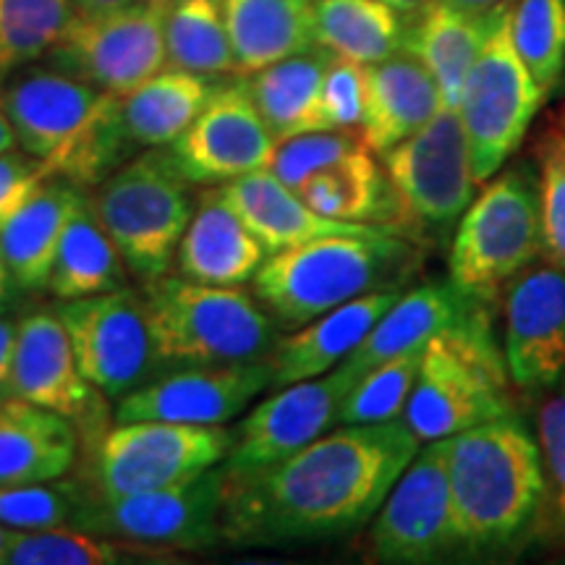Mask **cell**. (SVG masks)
Masks as SVG:
<instances>
[{"instance_id": "obj_1", "label": "cell", "mask_w": 565, "mask_h": 565, "mask_svg": "<svg viewBox=\"0 0 565 565\" xmlns=\"http://www.w3.org/2000/svg\"><path fill=\"white\" fill-rule=\"evenodd\" d=\"M419 448L404 419L341 424L270 469L225 477L223 542L280 547L356 532L370 524Z\"/></svg>"}, {"instance_id": "obj_2", "label": "cell", "mask_w": 565, "mask_h": 565, "mask_svg": "<svg viewBox=\"0 0 565 565\" xmlns=\"http://www.w3.org/2000/svg\"><path fill=\"white\" fill-rule=\"evenodd\" d=\"M0 105L21 150L74 186H97L137 150L121 97L53 66L13 74L0 87Z\"/></svg>"}, {"instance_id": "obj_3", "label": "cell", "mask_w": 565, "mask_h": 565, "mask_svg": "<svg viewBox=\"0 0 565 565\" xmlns=\"http://www.w3.org/2000/svg\"><path fill=\"white\" fill-rule=\"evenodd\" d=\"M445 440L458 553L494 555L519 545L545 498L534 437L519 419L500 416Z\"/></svg>"}, {"instance_id": "obj_4", "label": "cell", "mask_w": 565, "mask_h": 565, "mask_svg": "<svg viewBox=\"0 0 565 565\" xmlns=\"http://www.w3.org/2000/svg\"><path fill=\"white\" fill-rule=\"evenodd\" d=\"M416 265V246L393 231L324 236L270 254L254 294L275 322L296 330L359 296L401 288Z\"/></svg>"}, {"instance_id": "obj_5", "label": "cell", "mask_w": 565, "mask_h": 565, "mask_svg": "<svg viewBox=\"0 0 565 565\" xmlns=\"http://www.w3.org/2000/svg\"><path fill=\"white\" fill-rule=\"evenodd\" d=\"M154 366H212L267 359L275 324L242 286H207L183 275L145 282Z\"/></svg>"}, {"instance_id": "obj_6", "label": "cell", "mask_w": 565, "mask_h": 565, "mask_svg": "<svg viewBox=\"0 0 565 565\" xmlns=\"http://www.w3.org/2000/svg\"><path fill=\"white\" fill-rule=\"evenodd\" d=\"M508 380L505 353L494 343L487 307H479L469 320L424 343L406 427L419 443H429L511 416Z\"/></svg>"}, {"instance_id": "obj_7", "label": "cell", "mask_w": 565, "mask_h": 565, "mask_svg": "<svg viewBox=\"0 0 565 565\" xmlns=\"http://www.w3.org/2000/svg\"><path fill=\"white\" fill-rule=\"evenodd\" d=\"M89 207L118 246L126 267L141 282H150L175 263V249L196 204L192 181L179 171L171 152L158 147L124 162L97 183Z\"/></svg>"}, {"instance_id": "obj_8", "label": "cell", "mask_w": 565, "mask_h": 565, "mask_svg": "<svg viewBox=\"0 0 565 565\" xmlns=\"http://www.w3.org/2000/svg\"><path fill=\"white\" fill-rule=\"evenodd\" d=\"M380 158L393 194V231L414 244L445 242L479 186L458 110L440 108Z\"/></svg>"}, {"instance_id": "obj_9", "label": "cell", "mask_w": 565, "mask_h": 565, "mask_svg": "<svg viewBox=\"0 0 565 565\" xmlns=\"http://www.w3.org/2000/svg\"><path fill=\"white\" fill-rule=\"evenodd\" d=\"M542 254L536 186L526 171H508L484 181L450 238V282L469 299L490 307L515 275Z\"/></svg>"}, {"instance_id": "obj_10", "label": "cell", "mask_w": 565, "mask_h": 565, "mask_svg": "<svg viewBox=\"0 0 565 565\" xmlns=\"http://www.w3.org/2000/svg\"><path fill=\"white\" fill-rule=\"evenodd\" d=\"M223 466L166 490L134 494H95L82 487L71 526L110 536L145 553L207 550L221 536Z\"/></svg>"}, {"instance_id": "obj_11", "label": "cell", "mask_w": 565, "mask_h": 565, "mask_svg": "<svg viewBox=\"0 0 565 565\" xmlns=\"http://www.w3.org/2000/svg\"><path fill=\"white\" fill-rule=\"evenodd\" d=\"M233 433L175 422H116L97 437L84 490L134 494L189 482L225 461Z\"/></svg>"}, {"instance_id": "obj_12", "label": "cell", "mask_w": 565, "mask_h": 565, "mask_svg": "<svg viewBox=\"0 0 565 565\" xmlns=\"http://www.w3.org/2000/svg\"><path fill=\"white\" fill-rule=\"evenodd\" d=\"M511 6L479 51L458 103V116L469 139L471 173L479 186L519 150L545 103V95L513 47L508 24Z\"/></svg>"}, {"instance_id": "obj_13", "label": "cell", "mask_w": 565, "mask_h": 565, "mask_svg": "<svg viewBox=\"0 0 565 565\" xmlns=\"http://www.w3.org/2000/svg\"><path fill=\"white\" fill-rule=\"evenodd\" d=\"M166 11L147 0L103 13H74L45 55L53 68L126 97L168 66Z\"/></svg>"}, {"instance_id": "obj_14", "label": "cell", "mask_w": 565, "mask_h": 565, "mask_svg": "<svg viewBox=\"0 0 565 565\" xmlns=\"http://www.w3.org/2000/svg\"><path fill=\"white\" fill-rule=\"evenodd\" d=\"M366 553L391 565L437 563L458 555L445 437L422 443L395 479L370 521Z\"/></svg>"}, {"instance_id": "obj_15", "label": "cell", "mask_w": 565, "mask_h": 565, "mask_svg": "<svg viewBox=\"0 0 565 565\" xmlns=\"http://www.w3.org/2000/svg\"><path fill=\"white\" fill-rule=\"evenodd\" d=\"M66 328L76 364L89 385L108 398H124L154 366L145 299L129 288L63 301L55 309Z\"/></svg>"}, {"instance_id": "obj_16", "label": "cell", "mask_w": 565, "mask_h": 565, "mask_svg": "<svg viewBox=\"0 0 565 565\" xmlns=\"http://www.w3.org/2000/svg\"><path fill=\"white\" fill-rule=\"evenodd\" d=\"M356 380L338 364L320 377L278 387L233 433L223 461L225 477H244L270 469L322 437L341 416L345 393Z\"/></svg>"}, {"instance_id": "obj_17", "label": "cell", "mask_w": 565, "mask_h": 565, "mask_svg": "<svg viewBox=\"0 0 565 565\" xmlns=\"http://www.w3.org/2000/svg\"><path fill=\"white\" fill-rule=\"evenodd\" d=\"M278 141L254 105L246 82L215 87L194 124L171 145L192 183H228L270 166Z\"/></svg>"}, {"instance_id": "obj_18", "label": "cell", "mask_w": 565, "mask_h": 565, "mask_svg": "<svg viewBox=\"0 0 565 565\" xmlns=\"http://www.w3.org/2000/svg\"><path fill=\"white\" fill-rule=\"evenodd\" d=\"M273 387L267 359L242 364L186 366L118 398L116 422H175L217 427Z\"/></svg>"}, {"instance_id": "obj_19", "label": "cell", "mask_w": 565, "mask_h": 565, "mask_svg": "<svg viewBox=\"0 0 565 565\" xmlns=\"http://www.w3.org/2000/svg\"><path fill=\"white\" fill-rule=\"evenodd\" d=\"M503 353L515 387L545 391L565 377V270L529 265L505 288Z\"/></svg>"}, {"instance_id": "obj_20", "label": "cell", "mask_w": 565, "mask_h": 565, "mask_svg": "<svg viewBox=\"0 0 565 565\" xmlns=\"http://www.w3.org/2000/svg\"><path fill=\"white\" fill-rule=\"evenodd\" d=\"M11 395L89 427L103 393L82 374L58 315L38 312L19 322Z\"/></svg>"}, {"instance_id": "obj_21", "label": "cell", "mask_w": 565, "mask_h": 565, "mask_svg": "<svg viewBox=\"0 0 565 565\" xmlns=\"http://www.w3.org/2000/svg\"><path fill=\"white\" fill-rule=\"evenodd\" d=\"M217 192L238 212V217L259 238L267 254L317 242L324 236H366V233L391 231L383 225L345 223L320 215L294 189H288L270 168L221 183Z\"/></svg>"}, {"instance_id": "obj_22", "label": "cell", "mask_w": 565, "mask_h": 565, "mask_svg": "<svg viewBox=\"0 0 565 565\" xmlns=\"http://www.w3.org/2000/svg\"><path fill=\"white\" fill-rule=\"evenodd\" d=\"M401 294V288L364 294L296 328V333L282 338L267 353L273 387L320 377L345 362V356L364 341L372 324L398 301Z\"/></svg>"}, {"instance_id": "obj_23", "label": "cell", "mask_w": 565, "mask_h": 565, "mask_svg": "<svg viewBox=\"0 0 565 565\" xmlns=\"http://www.w3.org/2000/svg\"><path fill=\"white\" fill-rule=\"evenodd\" d=\"M440 108L443 97L435 76L404 47L364 66V118L359 129L374 154L412 137Z\"/></svg>"}, {"instance_id": "obj_24", "label": "cell", "mask_w": 565, "mask_h": 565, "mask_svg": "<svg viewBox=\"0 0 565 565\" xmlns=\"http://www.w3.org/2000/svg\"><path fill=\"white\" fill-rule=\"evenodd\" d=\"M267 257L259 238L246 228L238 212L210 189L196 202L192 221L183 231L175 267L179 275L207 286H244L254 280Z\"/></svg>"}, {"instance_id": "obj_25", "label": "cell", "mask_w": 565, "mask_h": 565, "mask_svg": "<svg viewBox=\"0 0 565 565\" xmlns=\"http://www.w3.org/2000/svg\"><path fill=\"white\" fill-rule=\"evenodd\" d=\"M479 307H487V303L469 299L450 280L416 286L398 296V301L372 324L364 341L345 356L341 366L353 380H359L372 366L404 351L422 349L433 335L469 320Z\"/></svg>"}, {"instance_id": "obj_26", "label": "cell", "mask_w": 565, "mask_h": 565, "mask_svg": "<svg viewBox=\"0 0 565 565\" xmlns=\"http://www.w3.org/2000/svg\"><path fill=\"white\" fill-rule=\"evenodd\" d=\"M79 456V429L66 416L9 395L0 401V484L63 479Z\"/></svg>"}, {"instance_id": "obj_27", "label": "cell", "mask_w": 565, "mask_h": 565, "mask_svg": "<svg viewBox=\"0 0 565 565\" xmlns=\"http://www.w3.org/2000/svg\"><path fill=\"white\" fill-rule=\"evenodd\" d=\"M503 9L469 11L448 0H429L404 34V51L416 55L440 87L443 108H456L479 51L503 17Z\"/></svg>"}, {"instance_id": "obj_28", "label": "cell", "mask_w": 565, "mask_h": 565, "mask_svg": "<svg viewBox=\"0 0 565 565\" xmlns=\"http://www.w3.org/2000/svg\"><path fill=\"white\" fill-rule=\"evenodd\" d=\"M87 202L74 183L51 179L0 231V252L13 286L21 291L47 288L61 238L71 217Z\"/></svg>"}, {"instance_id": "obj_29", "label": "cell", "mask_w": 565, "mask_h": 565, "mask_svg": "<svg viewBox=\"0 0 565 565\" xmlns=\"http://www.w3.org/2000/svg\"><path fill=\"white\" fill-rule=\"evenodd\" d=\"M223 17L238 76L317 45L312 0H223Z\"/></svg>"}, {"instance_id": "obj_30", "label": "cell", "mask_w": 565, "mask_h": 565, "mask_svg": "<svg viewBox=\"0 0 565 565\" xmlns=\"http://www.w3.org/2000/svg\"><path fill=\"white\" fill-rule=\"evenodd\" d=\"M333 53L315 45L246 79L254 105L275 141L320 129V92Z\"/></svg>"}, {"instance_id": "obj_31", "label": "cell", "mask_w": 565, "mask_h": 565, "mask_svg": "<svg viewBox=\"0 0 565 565\" xmlns=\"http://www.w3.org/2000/svg\"><path fill=\"white\" fill-rule=\"evenodd\" d=\"M215 92L207 76L166 68L121 97V116L137 150L171 147Z\"/></svg>"}, {"instance_id": "obj_32", "label": "cell", "mask_w": 565, "mask_h": 565, "mask_svg": "<svg viewBox=\"0 0 565 565\" xmlns=\"http://www.w3.org/2000/svg\"><path fill=\"white\" fill-rule=\"evenodd\" d=\"M296 194L324 217L345 223H370L393 231V194L370 147L345 154L309 175ZM395 233V231H393Z\"/></svg>"}, {"instance_id": "obj_33", "label": "cell", "mask_w": 565, "mask_h": 565, "mask_svg": "<svg viewBox=\"0 0 565 565\" xmlns=\"http://www.w3.org/2000/svg\"><path fill=\"white\" fill-rule=\"evenodd\" d=\"M126 263L89 207V200L71 217L63 233L47 288L55 299L71 301L84 296L124 288Z\"/></svg>"}, {"instance_id": "obj_34", "label": "cell", "mask_w": 565, "mask_h": 565, "mask_svg": "<svg viewBox=\"0 0 565 565\" xmlns=\"http://www.w3.org/2000/svg\"><path fill=\"white\" fill-rule=\"evenodd\" d=\"M317 45L370 66L404 47L406 26L385 0H312Z\"/></svg>"}, {"instance_id": "obj_35", "label": "cell", "mask_w": 565, "mask_h": 565, "mask_svg": "<svg viewBox=\"0 0 565 565\" xmlns=\"http://www.w3.org/2000/svg\"><path fill=\"white\" fill-rule=\"evenodd\" d=\"M168 68L200 76L236 74L223 0H173L166 11Z\"/></svg>"}, {"instance_id": "obj_36", "label": "cell", "mask_w": 565, "mask_h": 565, "mask_svg": "<svg viewBox=\"0 0 565 565\" xmlns=\"http://www.w3.org/2000/svg\"><path fill=\"white\" fill-rule=\"evenodd\" d=\"M71 0H0V87L45 58L74 19Z\"/></svg>"}, {"instance_id": "obj_37", "label": "cell", "mask_w": 565, "mask_h": 565, "mask_svg": "<svg viewBox=\"0 0 565 565\" xmlns=\"http://www.w3.org/2000/svg\"><path fill=\"white\" fill-rule=\"evenodd\" d=\"M511 40L545 100L565 71V0H513Z\"/></svg>"}, {"instance_id": "obj_38", "label": "cell", "mask_w": 565, "mask_h": 565, "mask_svg": "<svg viewBox=\"0 0 565 565\" xmlns=\"http://www.w3.org/2000/svg\"><path fill=\"white\" fill-rule=\"evenodd\" d=\"M141 550L76 526L13 529L6 565H116Z\"/></svg>"}, {"instance_id": "obj_39", "label": "cell", "mask_w": 565, "mask_h": 565, "mask_svg": "<svg viewBox=\"0 0 565 565\" xmlns=\"http://www.w3.org/2000/svg\"><path fill=\"white\" fill-rule=\"evenodd\" d=\"M422 349L398 353V356L364 372L345 393L338 424H383L404 419L408 395H412L416 374H419Z\"/></svg>"}, {"instance_id": "obj_40", "label": "cell", "mask_w": 565, "mask_h": 565, "mask_svg": "<svg viewBox=\"0 0 565 565\" xmlns=\"http://www.w3.org/2000/svg\"><path fill=\"white\" fill-rule=\"evenodd\" d=\"M534 158L540 166V225L542 254L547 263L565 270V110L550 118L534 145Z\"/></svg>"}, {"instance_id": "obj_41", "label": "cell", "mask_w": 565, "mask_h": 565, "mask_svg": "<svg viewBox=\"0 0 565 565\" xmlns=\"http://www.w3.org/2000/svg\"><path fill=\"white\" fill-rule=\"evenodd\" d=\"M82 500L79 482L0 484V524L9 529L66 526Z\"/></svg>"}, {"instance_id": "obj_42", "label": "cell", "mask_w": 565, "mask_h": 565, "mask_svg": "<svg viewBox=\"0 0 565 565\" xmlns=\"http://www.w3.org/2000/svg\"><path fill=\"white\" fill-rule=\"evenodd\" d=\"M370 147L362 137V131L353 129H322V131H307L296 134L278 141L275 154L270 160V171L286 183L288 189H299L309 175H315L330 162H338L345 154Z\"/></svg>"}, {"instance_id": "obj_43", "label": "cell", "mask_w": 565, "mask_h": 565, "mask_svg": "<svg viewBox=\"0 0 565 565\" xmlns=\"http://www.w3.org/2000/svg\"><path fill=\"white\" fill-rule=\"evenodd\" d=\"M364 118V66L338 58L328 63L320 92V129H356Z\"/></svg>"}, {"instance_id": "obj_44", "label": "cell", "mask_w": 565, "mask_h": 565, "mask_svg": "<svg viewBox=\"0 0 565 565\" xmlns=\"http://www.w3.org/2000/svg\"><path fill=\"white\" fill-rule=\"evenodd\" d=\"M53 175L24 150L0 152V231Z\"/></svg>"}, {"instance_id": "obj_45", "label": "cell", "mask_w": 565, "mask_h": 565, "mask_svg": "<svg viewBox=\"0 0 565 565\" xmlns=\"http://www.w3.org/2000/svg\"><path fill=\"white\" fill-rule=\"evenodd\" d=\"M540 437L545 448L550 479L555 484V503H565V393L542 406Z\"/></svg>"}, {"instance_id": "obj_46", "label": "cell", "mask_w": 565, "mask_h": 565, "mask_svg": "<svg viewBox=\"0 0 565 565\" xmlns=\"http://www.w3.org/2000/svg\"><path fill=\"white\" fill-rule=\"evenodd\" d=\"M19 341V324L0 317V398L11 395V370L13 356H17Z\"/></svg>"}, {"instance_id": "obj_47", "label": "cell", "mask_w": 565, "mask_h": 565, "mask_svg": "<svg viewBox=\"0 0 565 565\" xmlns=\"http://www.w3.org/2000/svg\"><path fill=\"white\" fill-rule=\"evenodd\" d=\"M79 13H103V11H116L126 9V6L137 3V0H71Z\"/></svg>"}, {"instance_id": "obj_48", "label": "cell", "mask_w": 565, "mask_h": 565, "mask_svg": "<svg viewBox=\"0 0 565 565\" xmlns=\"http://www.w3.org/2000/svg\"><path fill=\"white\" fill-rule=\"evenodd\" d=\"M448 3L458 6V9H469V11H494V9H503V6H511L513 0H448Z\"/></svg>"}, {"instance_id": "obj_49", "label": "cell", "mask_w": 565, "mask_h": 565, "mask_svg": "<svg viewBox=\"0 0 565 565\" xmlns=\"http://www.w3.org/2000/svg\"><path fill=\"white\" fill-rule=\"evenodd\" d=\"M17 150V134H13L9 116H6L3 105H0V152Z\"/></svg>"}, {"instance_id": "obj_50", "label": "cell", "mask_w": 565, "mask_h": 565, "mask_svg": "<svg viewBox=\"0 0 565 565\" xmlns=\"http://www.w3.org/2000/svg\"><path fill=\"white\" fill-rule=\"evenodd\" d=\"M11 273H9V265H6L3 259V252H0V312L6 309V303H9V296H11Z\"/></svg>"}, {"instance_id": "obj_51", "label": "cell", "mask_w": 565, "mask_h": 565, "mask_svg": "<svg viewBox=\"0 0 565 565\" xmlns=\"http://www.w3.org/2000/svg\"><path fill=\"white\" fill-rule=\"evenodd\" d=\"M387 6H391V9H395L398 13H419L424 6L429 3V0H385Z\"/></svg>"}, {"instance_id": "obj_52", "label": "cell", "mask_w": 565, "mask_h": 565, "mask_svg": "<svg viewBox=\"0 0 565 565\" xmlns=\"http://www.w3.org/2000/svg\"><path fill=\"white\" fill-rule=\"evenodd\" d=\"M13 529L6 524H0V565H6V555H9V545H11Z\"/></svg>"}, {"instance_id": "obj_53", "label": "cell", "mask_w": 565, "mask_h": 565, "mask_svg": "<svg viewBox=\"0 0 565 565\" xmlns=\"http://www.w3.org/2000/svg\"><path fill=\"white\" fill-rule=\"evenodd\" d=\"M147 3H152V6H162V9H168V6H171L173 0H147Z\"/></svg>"}, {"instance_id": "obj_54", "label": "cell", "mask_w": 565, "mask_h": 565, "mask_svg": "<svg viewBox=\"0 0 565 565\" xmlns=\"http://www.w3.org/2000/svg\"><path fill=\"white\" fill-rule=\"evenodd\" d=\"M557 515H561V521H563V529H565V503L557 505Z\"/></svg>"}, {"instance_id": "obj_55", "label": "cell", "mask_w": 565, "mask_h": 565, "mask_svg": "<svg viewBox=\"0 0 565 565\" xmlns=\"http://www.w3.org/2000/svg\"><path fill=\"white\" fill-rule=\"evenodd\" d=\"M0 401H3V398H0Z\"/></svg>"}]
</instances>
